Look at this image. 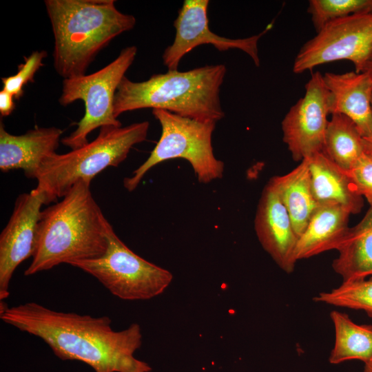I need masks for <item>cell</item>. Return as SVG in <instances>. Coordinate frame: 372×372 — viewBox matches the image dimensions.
<instances>
[{"instance_id":"16","label":"cell","mask_w":372,"mask_h":372,"mask_svg":"<svg viewBox=\"0 0 372 372\" xmlns=\"http://www.w3.org/2000/svg\"><path fill=\"white\" fill-rule=\"evenodd\" d=\"M350 215L347 209L338 205H318L298 237L294 254L296 260L338 250L349 231Z\"/></svg>"},{"instance_id":"17","label":"cell","mask_w":372,"mask_h":372,"mask_svg":"<svg viewBox=\"0 0 372 372\" xmlns=\"http://www.w3.org/2000/svg\"><path fill=\"white\" fill-rule=\"evenodd\" d=\"M307 159L318 205H338L351 214H358L363 206V198L357 192L347 170L333 162L323 151Z\"/></svg>"},{"instance_id":"26","label":"cell","mask_w":372,"mask_h":372,"mask_svg":"<svg viewBox=\"0 0 372 372\" xmlns=\"http://www.w3.org/2000/svg\"><path fill=\"white\" fill-rule=\"evenodd\" d=\"M14 96L2 90L0 92V114L1 116H9L15 108Z\"/></svg>"},{"instance_id":"23","label":"cell","mask_w":372,"mask_h":372,"mask_svg":"<svg viewBox=\"0 0 372 372\" xmlns=\"http://www.w3.org/2000/svg\"><path fill=\"white\" fill-rule=\"evenodd\" d=\"M307 12L318 32L331 21L354 14L372 12V0H310Z\"/></svg>"},{"instance_id":"27","label":"cell","mask_w":372,"mask_h":372,"mask_svg":"<svg viewBox=\"0 0 372 372\" xmlns=\"http://www.w3.org/2000/svg\"><path fill=\"white\" fill-rule=\"evenodd\" d=\"M363 145L364 154L372 158V132L369 136L363 137Z\"/></svg>"},{"instance_id":"19","label":"cell","mask_w":372,"mask_h":372,"mask_svg":"<svg viewBox=\"0 0 372 372\" xmlns=\"http://www.w3.org/2000/svg\"><path fill=\"white\" fill-rule=\"evenodd\" d=\"M293 223L298 238L318 207L307 158L289 173L271 178Z\"/></svg>"},{"instance_id":"15","label":"cell","mask_w":372,"mask_h":372,"mask_svg":"<svg viewBox=\"0 0 372 372\" xmlns=\"http://www.w3.org/2000/svg\"><path fill=\"white\" fill-rule=\"evenodd\" d=\"M330 92V115L342 114L355 124L362 137L372 132V77L366 72H326Z\"/></svg>"},{"instance_id":"22","label":"cell","mask_w":372,"mask_h":372,"mask_svg":"<svg viewBox=\"0 0 372 372\" xmlns=\"http://www.w3.org/2000/svg\"><path fill=\"white\" fill-rule=\"evenodd\" d=\"M317 302L364 311L372 317V276L342 282L329 291L320 292L313 298Z\"/></svg>"},{"instance_id":"10","label":"cell","mask_w":372,"mask_h":372,"mask_svg":"<svg viewBox=\"0 0 372 372\" xmlns=\"http://www.w3.org/2000/svg\"><path fill=\"white\" fill-rule=\"evenodd\" d=\"M330 101L323 74L312 73L304 96L290 107L281 123L283 141L294 161H302L323 150Z\"/></svg>"},{"instance_id":"11","label":"cell","mask_w":372,"mask_h":372,"mask_svg":"<svg viewBox=\"0 0 372 372\" xmlns=\"http://www.w3.org/2000/svg\"><path fill=\"white\" fill-rule=\"evenodd\" d=\"M208 0H185L174 21V40L163 54L168 70H177L182 58L195 48L211 44L220 52L238 49L247 53L256 66L260 65L258 43L272 27L270 23L260 33L247 38L229 39L213 32L209 27Z\"/></svg>"},{"instance_id":"5","label":"cell","mask_w":372,"mask_h":372,"mask_svg":"<svg viewBox=\"0 0 372 372\" xmlns=\"http://www.w3.org/2000/svg\"><path fill=\"white\" fill-rule=\"evenodd\" d=\"M149 123L143 121L125 127L104 126L92 141L65 154H54L41 165L36 179L46 204L63 198L79 180L91 183L108 167L125 160L134 145L147 138Z\"/></svg>"},{"instance_id":"14","label":"cell","mask_w":372,"mask_h":372,"mask_svg":"<svg viewBox=\"0 0 372 372\" xmlns=\"http://www.w3.org/2000/svg\"><path fill=\"white\" fill-rule=\"evenodd\" d=\"M62 129L35 127L21 135L8 132L0 123V169H22L28 178H36L42 164L56 154Z\"/></svg>"},{"instance_id":"2","label":"cell","mask_w":372,"mask_h":372,"mask_svg":"<svg viewBox=\"0 0 372 372\" xmlns=\"http://www.w3.org/2000/svg\"><path fill=\"white\" fill-rule=\"evenodd\" d=\"M90 185L77 181L58 203L41 211L37 245L24 275L102 256L107 249L108 220L95 201Z\"/></svg>"},{"instance_id":"8","label":"cell","mask_w":372,"mask_h":372,"mask_svg":"<svg viewBox=\"0 0 372 372\" xmlns=\"http://www.w3.org/2000/svg\"><path fill=\"white\" fill-rule=\"evenodd\" d=\"M108 245L105 253L94 259L76 261L70 265L96 278L114 296L125 300H145L163 293L173 275L129 249L108 222Z\"/></svg>"},{"instance_id":"21","label":"cell","mask_w":372,"mask_h":372,"mask_svg":"<svg viewBox=\"0 0 372 372\" xmlns=\"http://www.w3.org/2000/svg\"><path fill=\"white\" fill-rule=\"evenodd\" d=\"M323 152L336 165L349 170L364 154L363 137L353 121L342 114L331 115Z\"/></svg>"},{"instance_id":"29","label":"cell","mask_w":372,"mask_h":372,"mask_svg":"<svg viewBox=\"0 0 372 372\" xmlns=\"http://www.w3.org/2000/svg\"><path fill=\"white\" fill-rule=\"evenodd\" d=\"M363 372H372V364H364Z\"/></svg>"},{"instance_id":"9","label":"cell","mask_w":372,"mask_h":372,"mask_svg":"<svg viewBox=\"0 0 372 372\" xmlns=\"http://www.w3.org/2000/svg\"><path fill=\"white\" fill-rule=\"evenodd\" d=\"M372 54V12L354 14L326 23L299 50L293 72L300 74L340 60H348L356 72Z\"/></svg>"},{"instance_id":"28","label":"cell","mask_w":372,"mask_h":372,"mask_svg":"<svg viewBox=\"0 0 372 372\" xmlns=\"http://www.w3.org/2000/svg\"><path fill=\"white\" fill-rule=\"evenodd\" d=\"M362 72H366L372 77V54L364 65Z\"/></svg>"},{"instance_id":"3","label":"cell","mask_w":372,"mask_h":372,"mask_svg":"<svg viewBox=\"0 0 372 372\" xmlns=\"http://www.w3.org/2000/svg\"><path fill=\"white\" fill-rule=\"evenodd\" d=\"M113 0H45L54 39L53 64L59 76L85 74L97 54L121 34L132 30L136 18L120 12Z\"/></svg>"},{"instance_id":"25","label":"cell","mask_w":372,"mask_h":372,"mask_svg":"<svg viewBox=\"0 0 372 372\" xmlns=\"http://www.w3.org/2000/svg\"><path fill=\"white\" fill-rule=\"evenodd\" d=\"M347 172L357 192L372 207V158L364 154Z\"/></svg>"},{"instance_id":"30","label":"cell","mask_w":372,"mask_h":372,"mask_svg":"<svg viewBox=\"0 0 372 372\" xmlns=\"http://www.w3.org/2000/svg\"><path fill=\"white\" fill-rule=\"evenodd\" d=\"M369 364H372V362H371V363H369Z\"/></svg>"},{"instance_id":"12","label":"cell","mask_w":372,"mask_h":372,"mask_svg":"<svg viewBox=\"0 0 372 372\" xmlns=\"http://www.w3.org/2000/svg\"><path fill=\"white\" fill-rule=\"evenodd\" d=\"M45 194L38 188L19 195L12 214L0 235V300L7 298L12 275L25 260L33 256L37 226Z\"/></svg>"},{"instance_id":"20","label":"cell","mask_w":372,"mask_h":372,"mask_svg":"<svg viewBox=\"0 0 372 372\" xmlns=\"http://www.w3.org/2000/svg\"><path fill=\"white\" fill-rule=\"evenodd\" d=\"M330 317L335 330V342L329 361L337 364L359 360L364 364L372 362V325L358 324L348 315L332 311Z\"/></svg>"},{"instance_id":"6","label":"cell","mask_w":372,"mask_h":372,"mask_svg":"<svg viewBox=\"0 0 372 372\" xmlns=\"http://www.w3.org/2000/svg\"><path fill=\"white\" fill-rule=\"evenodd\" d=\"M152 114L161 126V135L147 159L131 176L124 178L127 191H134L151 168L173 158L187 161L201 183L223 177L225 164L214 156L211 144L216 123L183 117L162 109H152Z\"/></svg>"},{"instance_id":"4","label":"cell","mask_w":372,"mask_h":372,"mask_svg":"<svg viewBox=\"0 0 372 372\" xmlns=\"http://www.w3.org/2000/svg\"><path fill=\"white\" fill-rule=\"evenodd\" d=\"M226 74L223 64L205 65L179 72L155 74L134 82L125 76L114 99V115L139 109H162L201 121L217 123L225 117L220 100Z\"/></svg>"},{"instance_id":"13","label":"cell","mask_w":372,"mask_h":372,"mask_svg":"<svg viewBox=\"0 0 372 372\" xmlns=\"http://www.w3.org/2000/svg\"><path fill=\"white\" fill-rule=\"evenodd\" d=\"M257 238L278 266L287 273L295 267L298 236L278 190L269 180L262 190L254 220Z\"/></svg>"},{"instance_id":"1","label":"cell","mask_w":372,"mask_h":372,"mask_svg":"<svg viewBox=\"0 0 372 372\" xmlns=\"http://www.w3.org/2000/svg\"><path fill=\"white\" fill-rule=\"evenodd\" d=\"M0 318L20 331L40 338L60 359L79 360L95 372H150L134 356L142 344L139 324L116 331L107 316L61 312L31 302L8 307L1 302Z\"/></svg>"},{"instance_id":"18","label":"cell","mask_w":372,"mask_h":372,"mask_svg":"<svg viewBox=\"0 0 372 372\" xmlns=\"http://www.w3.org/2000/svg\"><path fill=\"white\" fill-rule=\"evenodd\" d=\"M333 260V270L343 282L372 276V207L349 231Z\"/></svg>"},{"instance_id":"24","label":"cell","mask_w":372,"mask_h":372,"mask_svg":"<svg viewBox=\"0 0 372 372\" xmlns=\"http://www.w3.org/2000/svg\"><path fill=\"white\" fill-rule=\"evenodd\" d=\"M47 56L46 51L37 50L24 57V62L18 66V71L14 75L1 79L3 90L19 100L23 94V87L28 83L34 81L36 72L43 65V61Z\"/></svg>"},{"instance_id":"7","label":"cell","mask_w":372,"mask_h":372,"mask_svg":"<svg viewBox=\"0 0 372 372\" xmlns=\"http://www.w3.org/2000/svg\"><path fill=\"white\" fill-rule=\"evenodd\" d=\"M137 53L134 45L123 48L110 63L90 74L63 79L59 103L67 106L77 100L85 105V113L76 129L61 140L71 149L89 143L87 136L98 127H121L114 115V99L117 88Z\"/></svg>"}]
</instances>
